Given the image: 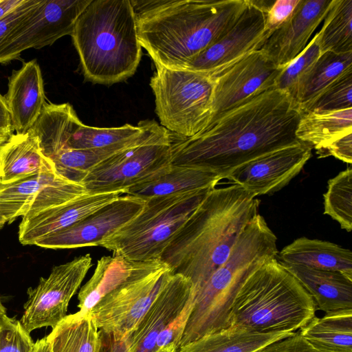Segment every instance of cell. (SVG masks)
Here are the masks:
<instances>
[{
  "label": "cell",
  "mask_w": 352,
  "mask_h": 352,
  "mask_svg": "<svg viewBox=\"0 0 352 352\" xmlns=\"http://www.w3.org/2000/svg\"><path fill=\"white\" fill-rule=\"evenodd\" d=\"M301 112L286 92L273 88L214 118L190 138H171V164L199 168L222 179L239 166L300 142Z\"/></svg>",
  "instance_id": "1"
},
{
  "label": "cell",
  "mask_w": 352,
  "mask_h": 352,
  "mask_svg": "<svg viewBox=\"0 0 352 352\" xmlns=\"http://www.w3.org/2000/svg\"><path fill=\"white\" fill-rule=\"evenodd\" d=\"M248 0L131 1L140 44L155 65L184 69L236 22Z\"/></svg>",
  "instance_id": "2"
},
{
  "label": "cell",
  "mask_w": 352,
  "mask_h": 352,
  "mask_svg": "<svg viewBox=\"0 0 352 352\" xmlns=\"http://www.w3.org/2000/svg\"><path fill=\"white\" fill-rule=\"evenodd\" d=\"M259 200L237 184L210 190L164 250L160 261L189 279L195 293L228 258Z\"/></svg>",
  "instance_id": "3"
},
{
  "label": "cell",
  "mask_w": 352,
  "mask_h": 352,
  "mask_svg": "<svg viewBox=\"0 0 352 352\" xmlns=\"http://www.w3.org/2000/svg\"><path fill=\"white\" fill-rule=\"evenodd\" d=\"M71 36L87 81L111 85L136 72L142 47L131 0H92Z\"/></svg>",
  "instance_id": "4"
},
{
  "label": "cell",
  "mask_w": 352,
  "mask_h": 352,
  "mask_svg": "<svg viewBox=\"0 0 352 352\" xmlns=\"http://www.w3.org/2000/svg\"><path fill=\"white\" fill-rule=\"evenodd\" d=\"M276 240L259 213L247 224L226 261L193 292V307L181 345L230 327V314L236 294L258 267L276 257Z\"/></svg>",
  "instance_id": "5"
},
{
  "label": "cell",
  "mask_w": 352,
  "mask_h": 352,
  "mask_svg": "<svg viewBox=\"0 0 352 352\" xmlns=\"http://www.w3.org/2000/svg\"><path fill=\"white\" fill-rule=\"evenodd\" d=\"M316 305L299 281L271 258L258 267L236 294L230 327L258 332H294L316 316Z\"/></svg>",
  "instance_id": "6"
},
{
  "label": "cell",
  "mask_w": 352,
  "mask_h": 352,
  "mask_svg": "<svg viewBox=\"0 0 352 352\" xmlns=\"http://www.w3.org/2000/svg\"><path fill=\"white\" fill-rule=\"evenodd\" d=\"M210 190L187 191L144 200L139 214L99 246L112 252L113 256L133 262L160 261L169 242Z\"/></svg>",
  "instance_id": "7"
},
{
  "label": "cell",
  "mask_w": 352,
  "mask_h": 352,
  "mask_svg": "<svg viewBox=\"0 0 352 352\" xmlns=\"http://www.w3.org/2000/svg\"><path fill=\"white\" fill-rule=\"evenodd\" d=\"M155 67L150 86L161 126L181 138L194 136L210 119L212 80L186 69Z\"/></svg>",
  "instance_id": "8"
},
{
  "label": "cell",
  "mask_w": 352,
  "mask_h": 352,
  "mask_svg": "<svg viewBox=\"0 0 352 352\" xmlns=\"http://www.w3.org/2000/svg\"><path fill=\"white\" fill-rule=\"evenodd\" d=\"M171 135L157 123L142 140L101 162L82 182L88 193L124 190L171 164Z\"/></svg>",
  "instance_id": "9"
},
{
  "label": "cell",
  "mask_w": 352,
  "mask_h": 352,
  "mask_svg": "<svg viewBox=\"0 0 352 352\" xmlns=\"http://www.w3.org/2000/svg\"><path fill=\"white\" fill-rule=\"evenodd\" d=\"M173 274L161 261L143 262L129 280L105 295L88 313L99 330L128 337Z\"/></svg>",
  "instance_id": "10"
},
{
  "label": "cell",
  "mask_w": 352,
  "mask_h": 352,
  "mask_svg": "<svg viewBox=\"0 0 352 352\" xmlns=\"http://www.w3.org/2000/svg\"><path fill=\"white\" fill-rule=\"evenodd\" d=\"M92 0H43L0 43V63L16 59L28 49L52 45L72 34L76 22Z\"/></svg>",
  "instance_id": "11"
},
{
  "label": "cell",
  "mask_w": 352,
  "mask_h": 352,
  "mask_svg": "<svg viewBox=\"0 0 352 352\" xmlns=\"http://www.w3.org/2000/svg\"><path fill=\"white\" fill-rule=\"evenodd\" d=\"M89 254L54 266L47 278L41 277L35 288L28 289V299L19 320L29 333L43 327L54 328L66 316L69 300L90 267Z\"/></svg>",
  "instance_id": "12"
},
{
  "label": "cell",
  "mask_w": 352,
  "mask_h": 352,
  "mask_svg": "<svg viewBox=\"0 0 352 352\" xmlns=\"http://www.w3.org/2000/svg\"><path fill=\"white\" fill-rule=\"evenodd\" d=\"M272 2L248 0L233 26L184 69L212 78L258 50L265 38L266 11Z\"/></svg>",
  "instance_id": "13"
},
{
  "label": "cell",
  "mask_w": 352,
  "mask_h": 352,
  "mask_svg": "<svg viewBox=\"0 0 352 352\" xmlns=\"http://www.w3.org/2000/svg\"><path fill=\"white\" fill-rule=\"evenodd\" d=\"M87 193L85 186L56 170L43 171L10 184H0V216L12 223L29 218Z\"/></svg>",
  "instance_id": "14"
},
{
  "label": "cell",
  "mask_w": 352,
  "mask_h": 352,
  "mask_svg": "<svg viewBox=\"0 0 352 352\" xmlns=\"http://www.w3.org/2000/svg\"><path fill=\"white\" fill-rule=\"evenodd\" d=\"M282 69L261 50H256L212 77L213 91L209 122L221 113L275 88L276 80Z\"/></svg>",
  "instance_id": "15"
},
{
  "label": "cell",
  "mask_w": 352,
  "mask_h": 352,
  "mask_svg": "<svg viewBox=\"0 0 352 352\" xmlns=\"http://www.w3.org/2000/svg\"><path fill=\"white\" fill-rule=\"evenodd\" d=\"M144 202L135 197L120 195L75 224L41 239L34 245L50 249L98 246L138 215Z\"/></svg>",
  "instance_id": "16"
},
{
  "label": "cell",
  "mask_w": 352,
  "mask_h": 352,
  "mask_svg": "<svg viewBox=\"0 0 352 352\" xmlns=\"http://www.w3.org/2000/svg\"><path fill=\"white\" fill-rule=\"evenodd\" d=\"M312 148L301 142L262 155L233 170L226 179L255 197L280 190L299 174Z\"/></svg>",
  "instance_id": "17"
},
{
  "label": "cell",
  "mask_w": 352,
  "mask_h": 352,
  "mask_svg": "<svg viewBox=\"0 0 352 352\" xmlns=\"http://www.w3.org/2000/svg\"><path fill=\"white\" fill-rule=\"evenodd\" d=\"M332 0H300L291 17L273 31L258 50L283 69L307 45L327 14Z\"/></svg>",
  "instance_id": "18"
},
{
  "label": "cell",
  "mask_w": 352,
  "mask_h": 352,
  "mask_svg": "<svg viewBox=\"0 0 352 352\" xmlns=\"http://www.w3.org/2000/svg\"><path fill=\"white\" fill-rule=\"evenodd\" d=\"M193 299L191 281L173 274L127 337L130 352H153L159 334Z\"/></svg>",
  "instance_id": "19"
},
{
  "label": "cell",
  "mask_w": 352,
  "mask_h": 352,
  "mask_svg": "<svg viewBox=\"0 0 352 352\" xmlns=\"http://www.w3.org/2000/svg\"><path fill=\"white\" fill-rule=\"evenodd\" d=\"M122 191L86 193L64 204L22 219L19 227V239L23 245H34L41 239L75 224L113 201Z\"/></svg>",
  "instance_id": "20"
},
{
  "label": "cell",
  "mask_w": 352,
  "mask_h": 352,
  "mask_svg": "<svg viewBox=\"0 0 352 352\" xmlns=\"http://www.w3.org/2000/svg\"><path fill=\"white\" fill-rule=\"evenodd\" d=\"M3 96L14 131L27 133L33 126L47 102L41 68L36 60L13 70Z\"/></svg>",
  "instance_id": "21"
},
{
  "label": "cell",
  "mask_w": 352,
  "mask_h": 352,
  "mask_svg": "<svg viewBox=\"0 0 352 352\" xmlns=\"http://www.w3.org/2000/svg\"><path fill=\"white\" fill-rule=\"evenodd\" d=\"M282 265L311 296L316 309L325 313L352 309L351 278L339 272Z\"/></svg>",
  "instance_id": "22"
},
{
  "label": "cell",
  "mask_w": 352,
  "mask_h": 352,
  "mask_svg": "<svg viewBox=\"0 0 352 352\" xmlns=\"http://www.w3.org/2000/svg\"><path fill=\"white\" fill-rule=\"evenodd\" d=\"M222 177L199 168L170 164L157 175L124 190V194L143 200L176 193L211 190Z\"/></svg>",
  "instance_id": "23"
},
{
  "label": "cell",
  "mask_w": 352,
  "mask_h": 352,
  "mask_svg": "<svg viewBox=\"0 0 352 352\" xmlns=\"http://www.w3.org/2000/svg\"><path fill=\"white\" fill-rule=\"evenodd\" d=\"M56 170L31 131L13 134L0 147V183L10 184L43 171Z\"/></svg>",
  "instance_id": "24"
},
{
  "label": "cell",
  "mask_w": 352,
  "mask_h": 352,
  "mask_svg": "<svg viewBox=\"0 0 352 352\" xmlns=\"http://www.w3.org/2000/svg\"><path fill=\"white\" fill-rule=\"evenodd\" d=\"M282 264L339 272L352 279V253L337 244L302 236L282 249Z\"/></svg>",
  "instance_id": "25"
},
{
  "label": "cell",
  "mask_w": 352,
  "mask_h": 352,
  "mask_svg": "<svg viewBox=\"0 0 352 352\" xmlns=\"http://www.w3.org/2000/svg\"><path fill=\"white\" fill-rule=\"evenodd\" d=\"M156 124L155 120H146L143 132L125 142L102 148L63 150L49 158L52 161L58 174L69 181L82 184L92 168L139 142Z\"/></svg>",
  "instance_id": "26"
},
{
  "label": "cell",
  "mask_w": 352,
  "mask_h": 352,
  "mask_svg": "<svg viewBox=\"0 0 352 352\" xmlns=\"http://www.w3.org/2000/svg\"><path fill=\"white\" fill-rule=\"evenodd\" d=\"M142 263L113 255L100 258L92 276L78 293L79 311H90L105 295L129 280Z\"/></svg>",
  "instance_id": "27"
},
{
  "label": "cell",
  "mask_w": 352,
  "mask_h": 352,
  "mask_svg": "<svg viewBox=\"0 0 352 352\" xmlns=\"http://www.w3.org/2000/svg\"><path fill=\"white\" fill-rule=\"evenodd\" d=\"M294 332H258L229 327L179 346V352H254Z\"/></svg>",
  "instance_id": "28"
},
{
  "label": "cell",
  "mask_w": 352,
  "mask_h": 352,
  "mask_svg": "<svg viewBox=\"0 0 352 352\" xmlns=\"http://www.w3.org/2000/svg\"><path fill=\"white\" fill-rule=\"evenodd\" d=\"M300 336L323 352H352V309L315 316L300 329Z\"/></svg>",
  "instance_id": "29"
},
{
  "label": "cell",
  "mask_w": 352,
  "mask_h": 352,
  "mask_svg": "<svg viewBox=\"0 0 352 352\" xmlns=\"http://www.w3.org/2000/svg\"><path fill=\"white\" fill-rule=\"evenodd\" d=\"M81 122L69 103L47 102L30 131L38 137L42 152L49 158L65 148Z\"/></svg>",
  "instance_id": "30"
},
{
  "label": "cell",
  "mask_w": 352,
  "mask_h": 352,
  "mask_svg": "<svg viewBox=\"0 0 352 352\" xmlns=\"http://www.w3.org/2000/svg\"><path fill=\"white\" fill-rule=\"evenodd\" d=\"M349 133H352V108L320 113L302 112L296 136L317 152Z\"/></svg>",
  "instance_id": "31"
},
{
  "label": "cell",
  "mask_w": 352,
  "mask_h": 352,
  "mask_svg": "<svg viewBox=\"0 0 352 352\" xmlns=\"http://www.w3.org/2000/svg\"><path fill=\"white\" fill-rule=\"evenodd\" d=\"M46 338L51 352H100L99 330L89 313L67 315Z\"/></svg>",
  "instance_id": "32"
},
{
  "label": "cell",
  "mask_w": 352,
  "mask_h": 352,
  "mask_svg": "<svg viewBox=\"0 0 352 352\" xmlns=\"http://www.w3.org/2000/svg\"><path fill=\"white\" fill-rule=\"evenodd\" d=\"M350 69H352V52L322 53L300 82L292 98L300 109Z\"/></svg>",
  "instance_id": "33"
},
{
  "label": "cell",
  "mask_w": 352,
  "mask_h": 352,
  "mask_svg": "<svg viewBox=\"0 0 352 352\" xmlns=\"http://www.w3.org/2000/svg\"><path fill=\"white\" fill-rule=\"evenodd\" d=\"M324 19L315 35L321 54L352 52V0H332Z\"/></svg>",
  "instance_id": "34"
},
{
  "label": "cell",
  "mask_w": 352,
  "mask_h": 352,
  "mask_svg": "<svg viewBox=\"0 0 352 352\" xmlns=\"http://www.w3.org/2000/svg\"><path fill=\"white\" fill-rule=\"evenodd\" d=\"M145 124L146 120H142L137 126L125 124L117 127L100 128L81 122L74 131L63 150L102 148L125 142L141 134Z\"/></svg>",
  "instance_id": "35"
},
{
  "label": "cell",
  "mask_w": 352,
  "mask_h": 352,
  "mask_svg": "<svg viewBox=\"0 0 352 352\" xmlns=\"http://www.w3.org/2000/svg\"><path fill=\"white\" fill-rule=\"evenodd\" d=\"M324 214L336 220L342 229L352 230V168L348 167L328 181L324 194Z\"/></svg>",
  "instance_id": "36"
},
{
  "label": "cell",
  "mask_w": 352,
  "mask_h": 352,
  "mask_svg": "<svg viewBox=\"0 0 352 352\" xmlns=\"http://www.w3.org/2000/svg\"><path fill=\"white\" fill-rule=\"evenodd\" d=\"M350 108H352V69L343 73L299 109L301 113H320Z\"/></svg>",
  "instance_id": "37"
},
{
  "label": "cell",
  "mask_w": 352,
  "mask_h": 352,
  "mask_svg": "<svg viewBox=\"0 0 352 352\" xmlns=\"http://www.w3.org/2000/svg\"><path fill=\"white\" fill-rule=\"evenodd\" d=\"M320 54V50L314 36L302 52L281 70L276 80L275 88L287 93L292 97L300 82Z\"/></svg>",
  "instance_id": "38"
},
{
  "label": "cell",
  "mask_w": 352,
  "mask_h": 352,
  "mask_svg": "<svg viewBox=\"0 0 352 352\" xmlns=\"http://www.w3.org/2000/svg\"><path fill=\"white\" fill-rule=\"evenodd\" d=\"M34 345L20 321L6 316L0 327V352H34Z\"/></svg>",
  "instance_id": "39"
},
{
  "label": "cell",
  "mask_w": 352,
  "mask_h": 352,
  "mask_svg": "<svg viewBox=\"0 0 352 352\" xmlns=\"http://www.w3.org/2000/svg\"><path fill=\"white\" fill-rule=\"evenodd\" d=\"M193 300L194 299L191 300L168 326L159 334L156 340L155 350L168 345H173L179 349L184 329L193 307Z\"/></svg>",
  "instance_id": "40"
},
{
  "label": "cell",
  "mask_w": 352,
  "mask_h": 352,
  "mask_svg": "<svg viewBox=\"0 0 352 352\" xmlns=\"http://www.w3.org/2000/svg\"><path fill=\"white\" fill-rule=\"evenodd\" d=\"M300 1L276 0L272 3L266 11L265 38L291 17Z\"/></svg>",
  "instance_id": "41"
},
{
  "label": "cell",
  "mask_w": 352,
  "mask_h": 352,
  "mask_svg": "<svg viewBox=\"0 0 352 352\" xmlns=\"http://www.w3.org/2000/svg\"><path fill=\"white\" fill-rule=\"evenodd\" d=\"M43 0H23L19 6L0 19V43Z\"/></svg>",
  "instance_id": "42"
},
{
  "label": "cell",
  "mask_w": 352,
  "mask_h": 352,
  "mask_svg": "<svg viewBox=\"0 0 352 352\" xmlns=\"http://www.w3.org/2000/svg\"><path fill=\"white\" fill-rule=\"evenodd\" d=\"M254 352H323L314 348L299 332L271 342Z\"/></svg>",
  "instance_id": "43"
},
{
  "label": "cell",
  "mask_w": 352,
  "mask_h": 352,
  "mask_svg": "<svg viewBox=\"0 0 352 352\" xmlns=\"http://www.w3.org/2000/svg\"><path fill=\"white\" fill-rule=\"evenodd\" d=\"M316 153L320 157L331 155L351 164L352 163V133L335 140Z\"/></svg>",
  "instance_id": "44"
},
{
  "label": "cell",
  "mask_w": 352,
  "mask_h": 352,
  "mask_svg": "<svg viewBox=\"0 0 352 352\" xmlns=\"http://www.w3.org/2000/svg\"><path fill=\"white\" fill-rule=\"evenodd\" d=\"M14 131L4 97L0 94V147L12 137Z\"/></svg>",
  "instance_id": "45"
},
{
  "label": "cell",
  "mask_w": 352,
  "mask_h": 352,
  "mask_svg": "<svg viewBox=\"0 0 352 352\" xmlns=\"http://www.w3.org/2000/svg\"><path fill=\"white\" fill-rule=\"evenodd\" d=\"M23 0H1L0 2V19L19 6Z\"/></svg>",
  "instance_id": "46"
},
{
  "label": "cell",
  "mask_w": 352,
  "mask_h": 352,
  "mask_svg": "<svg viewBox=\"0 0 352 352\" xmlns=\"http://www.w3.org/2000/svg\"><path fill=\"white\" fill-rule=\"evenodd\" d=\"M34 352H51L50 346L46 337L38 340L35 342Z\"/></svg>",
  "instance_id": "47"
},
{
  "label": "cell",
  "mask_w": 352,
  "mask_h": 352,
  "mask_svg": "<svg viewBox=\"0 0 352 352\" xmlns=\"http://www.w3.org/2000/svg\"><path fill=\"white\" fill-rule=\"evenodd\" d=\"M178 349L173 345H168L166 346L161 347L153 352H177Z\"/></svg>",
  "instance_id": "48"
},
{
  "label": "cell",
  "mask_w": 352,
  "mask_h": 352,
  "mask_svg": "<svg viewBox=\"0 0 352 352\" xmlns=\"http://www.w3.org/2000/svg\"><path fill=\"white\" fill-rule=\"evenodd\" d=\"M6 316H7L6 309L5 307L3 305L1 300L0 298V323L3 320Z\"/></svg>",
  "instance_id": "49"
},
{
  "label": "cell",
  "mask_w": 352,
  "mask_h": 352,
  "mask_svg": "<svg viewBox=\"0 0 352 352\" xmlns=\"http://www.w3.org/2000/svg\"><path fill=\"white\" fill-rule=\"evenodd\" d=\"M6 223V221L0 216V229L4 226V224Z\"/></svg>",
  "instance_id": "50"
},
{
  "label": "cell",
  "mask_w": 352,
  "mask_h": 352,
  "mask_svg": "<svg viewBox=\"0 0 352 352\" xmlns=\"http://www.w3.org/2000/svg\"><path fill=\"white\" fill-rule=\"evenodd\" d=\"M3 320H4V319H3ZM1 323H0V327H1Z\"/></svg>",
  "instance_id": "51"
},
{
  "label": "cell",
  "mask_w": 352,
  "mask_h": 352,
  "mask_svg": "<svg viewBox=\"0 0 352 352\" xmlns=\"http://www.w3.org/2000/svg\"><path fill=\"white\" fill-rule=\"evenodd\" d=\"M1 1V0H0V2Z\"/></svg>",
  "instance_id": "52"
},
{
  "label": "cell",
  "mask_w": 352,
  "mask_h": 352,
  "mask_svg": "<svg viewBox=\"0 0 352 352\" xmlns=\"http://www.w3.org/2000/svg\"><path fill=\"white\" fill-rule=\"evenodd\" d=\"M1 184V183H0Z\"/></svg>",
  "instance_id": "53"
}]
</instances>
